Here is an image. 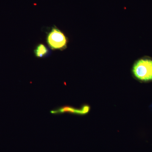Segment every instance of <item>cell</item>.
<instances>
[{
    "instance_id": "obj_1",
    "label": "cell",
    "mask_w": 152,
    "mask_h": 152,
    "mask_svg": "<svg viewBox=\"0 0 152 152\" xmlns=\"http://www.w3.org/2000/svg\"><path fill=\"white\" fill-rule=\"evenodd\" d=\"M135 77L142 81L152 80V60L141 59L137 61L133 67Z\"/></svg>"
},
{
    "instance_id": "obj_3",
    "label": "cell",
    "mask_w": 152,
    "mask_h": 152,
    "mask_svg": "<svg viewBox=\"0 0 152 152\" xmlns=\"http://www.w3.org/2000/svg\"><path fill=\"white\" fill-rule=\"evenodd\" d=\"M48 42L52 49L64 48L66 45L67 39L59 30L53 28L48 36Z\"/></svg>"
},
{
    "instance_id": "obj_4",
    "label": "cell",
    "mask_w": 152,
    "mask_h": 152,
    "mask_svg": "<svg viewBox=\"0 0 152 152\" xmlns=\"http://www.w3.org/2000/svg\"><path fill=\"white\" fill-rule=\"evenodd\" d=\"M48 53V49L45 45L42 44L39 45L35 51L36 56L38 57L43 56Z\"/></svg>"
},
{
    "instance_id": "obj_2",
    "label": "cell",
    "mask_w": 152,
    "mask_h": 152,
    "mask_svg": "<svg viewBox=\"0 0 152 152\" xmlns=\"http://www.w3.org/2000/svg\"><path fill=\"white\" fill-rule=\"evenodd\" d=\"M90 109V106L88 104L83 105L80 108H76L71 106L65 105L56 108L51 110L50 113L54 115L69 113L77 115H85L89 112Z\"/></svg>"
}]
</instances>
